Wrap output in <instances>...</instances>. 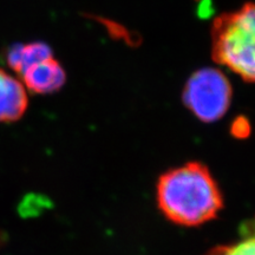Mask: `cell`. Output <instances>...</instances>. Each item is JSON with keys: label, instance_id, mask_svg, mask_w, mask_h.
I'll list each match as a JSON object with an SVG mask.
<instances>
[{"label": "cell", "instance_id": "1", "mask_svg": "<svg viewBox=\"0 0 255 255\" xmlns=\"http://www.w3.org/2000/svg\"><path fill=\"white\" fill-rule=\"evenodd\" d=\"M156 201L169 221L195 227L212 221L223 208V196L212 173L201 162H187L159 176Z\"/></svg>", "mask_w": 255, "mask_h": 255}, {"label": "cell", "instance_id": "2", "mask_svg": "<svg viewBox=\"0 0 255 255\" xmlns=\"http://www.w3.org/2000/svg\"><path fill=\"white\" fill-rule=\"evenodd\" d=\"M212 56L245 82L255 83V4L219 15L212 25Z\"/></svg>", "mask_w": 255, "mask_h": 255}, {"label": "cell", "instance_id": "3", "mask_svg": "<svg viewBox=\"0 0 255 255\" xmlns=\"http://www.w3.org/2000/svg\"><path fill=\"white\" fill-rule=\"evenodd\" d=\"M232 97L231 82L215 68L197 70L188 79L182 91L183 104L203 123L222 119L231 107Z\"/></svg>", "mask_w": 255, "mask_h": 255}, {"label": "cell", "instance_id": "4", "mask_svg": "<svg viewBox=\"0 0 255 255\" xmlns=\"http://www.w3.org/2000/svg\"><path fill=\"white\" fill-rule=\"evenodd\" d=\"M21 83L36 95H50L59 91L66 82V72L55 57L43 60L25 70Z\"/></svg>", "mask_w": 255, "mask_h": 255}, {"label": "cell", "instance_id": "5", "mask_svg": "<svg viewBox=\"0 0 255 255\" xmlns=\"http://www.w3.org/2000/svg\"><path fill=\"white\" fill-rule=\"evenodd\" d=\"M27 107V92L23 83L0 69V123L17 122Z\"/></svg>", "mask_w": 255, "mask_h": 255}, {"label": "cell", "instance_id": "6", "mask_svg": "<svg viewBox=\"0 0 255 255\" xmlns=\"http://www.w3.org/2000/svg\"><path fill=\"white\" fill-rule=\"evenodd\" d=\"M53 57L52 50L44 41H32L28 44H14L9 46L5 55L7 65L20 76L25 70Z\"/></svg>", "mask_w": 255, "mask_h": 255}, {"label": "cell", "instance_id": "7", "mask_svg": "<svg viewBox=\"0 0 255 255\" xmlns=\"http://www.w3.org/2000/svg\"><path fill=\"white\" fill-rule=\"evenodd\" d=\"M207 255H255V235L244 238L234 244L216 246Z\"/></svg>", "mask_w": 255, "mask_h": 255}, {"label": "cell", "instance_id": "8", "mask_svg": "<svg viewBox=\"0 0 255 255\" xmlns=\"http://www.w3.org/2000/svg\"><path fill=\"white\" fill-rule=\"evenodd\" d=\"M231 132L235 138H246L251 133V124L245 117H238L232 124Z\"/></svg>", "mask_w": 255, "mask_h": 255}]
</instances>
